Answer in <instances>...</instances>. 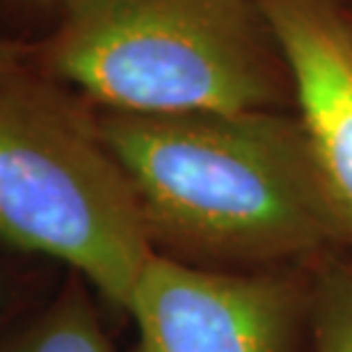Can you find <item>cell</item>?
Listing matches in <instances>:
<instances>
[{"label":"cell","instance_id":"1","mask_svg":"<svg viewBox=\"0 0 352 352\" xmlns=\"http://www.w3.org/2000/svg\"><path fill=\"white\" fill-rule=\"evenodd\" d=\"M96 117L158 254L272 263L341 245L295 112Z\"/></svg>","mask_w":352,"mask_h":352},{"label":"cell","instance_id":"2","mask_svg":"<svg viewBox=\"0 0 352 352\" xmlns=\"http://www.w3.org/2000/svg\"><path fill=\"white\" fill-rule=\"evenodd\" d=\"M19 62L122 115H236L293 101L261 0H72Z\"/></svg>","mask_w":352,"mask_h":352},{"label":"cell","instance_id":"3","mask_svg":"<svg viewBox=\"0 0 352 352\" xmlns=\"http://www.w3.org/2000/svg\"><path fill=\"white\" fill-rule=\"evenodd\" d=\"M0 241L69 265L122 311L153 254L96 108L21 62L0 67Z\"/></svg>","mask_w":352,"mask_h":352},{"label":"cell","instance_id":"4","mask_svg":"<svg viewBox=\"0 0 352 352\" xmlns=\"http://www.w3.org/2000/svg\"><path fill=\"white\" fill-rule=\"evenodd\" d=\"M302 298L279 274L227 272L153 252L126 314L138 352H288Z\"/></svg>","mask_w":352,"mask_h":352},{"label":"cell","instance_id":"5","mask_svg":"<svg viewBox=\"0 0 352 352\" xmlns=\"http://www.w3.org/2000/svg\"><path fill=\"white\" fill-rule=\"evenodd\" d=\"M341 245L352 250V19L334 0H261Z\"/></svg>","mask_w":352,"mask_h":352},{"label":"cell","instance_id":"6","mask_svg":"<svg viewBox=\"0 0 352 352\" xmlns=\"http://www.w3.org/2000/svg\"><path fill=\"white\" fill-rule=\"evenodd\" d=\"M89 288L85 279L72 272L46 307L0 336V352H115Z\"/></svg>","mask_w":352,"mask_h":352},{"label":"cell","instance_id":"7","mask_svg":"<svg viewBox=\"0 0 352 352\" xmlns=\"http://www.w3.org/2000/svg\"><path fill=\"white\" fill-rule=\"evenodd\" d=\"M314 352H352V261L318 274L311 298Z\"/></svg>","mask_w":352,"mask_h":352},{"label":"cell","instance_id":"8","mask_svg":"<svg viewBox=\"0 0 352 352\" xmlns=\"http://www.w3.org/2000/svg\"><path fill=\"white\" fill-rule=\"evenodd\" d=\"M72 0H0V41L34 44L48 37Z\"/></svg>","mask_w":352,"mask_h":352},{"label":"cell","instance_id":"9","mask_svg":"<svg viewBox=\"0 0 352 352\" xmlns=\"http://www.w3.org/2000/svg\"><path fill=\"white\" fill-rule=\"evenodd\" d=\"M14 291H12V281L7 279V274L0 265V336L5 334V325H7V316L12 314L14 307Z\"/></svg>","mask_w":352,"mask_h":352},{"label":"cell","instance_id":"10","mask_svg":"<svg viewBox=\"0 0 352 352\" xmlns=\"http://www.w3.org/2000/svg\"><path fill=\"white\" fill-rule=\"evenodd\" d=\"M19 55H21V44H7V41H0V67L16 65Z\"/></svg>","mask_w":352,"mask_h":352},{"label":"cell","instance_id":"11","mask_svg":"<svg viewBox=\"0 0 352 352\" xmlns=\"http://www.w3.org/2000/svg\"><path fill=\"white\" fill-rule=\"evenodd\" d=\"M334 3H339V5H343V3H350V5H352V0H334Z\"/></svg>","mask_w":352,"mask_h":352},{"label":"cell","instance_id":"12","mask_svg":"<svg viewBox=\"0 0 352 352\" xmlns=\"http://www.w3.org/2000/svg\"><path fill=\"white\" fill-rule=\"evenodd\" d=\"M348 12H350V19H352V10H348Z\"/></svg>","mask_w":352,"mask_h":352}]
</instances>
